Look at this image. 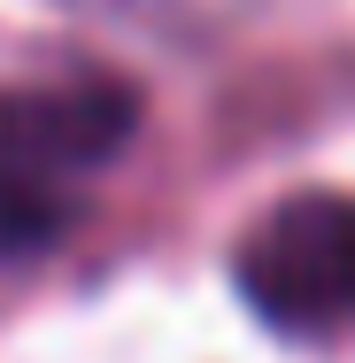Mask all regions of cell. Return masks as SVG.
<instances>
[{"mask_svg":"<svg viewBox=\"0 0 355 363\" xmlns=\"http://www.w3.org/2000/svg\"><path fill=\"white\" fill-rule=\"evenodd\" d=\"M232 279L247 309L278 333L355 325V201L348 194H293L271 201L240 232Z\"/></svg>","mask_w":355,"mask_h":363,"instance_id":"cell-1","label":"cell"},{"mask_svg":"<svg viewBox=\"0 0 355 363\" xmlns=\"http://www.w3.org/2000/svg\"><path fill=\"white\" fill-rule=\"evenodd\" d=\"M132 132H140V93L124 77L8 85L0 93V178L77 209V186L101 162H116Z\"/></svg>","mask_w":355,"mask_h":363,"instance_id":"cell-2","label":"cell"}]
</instances>
